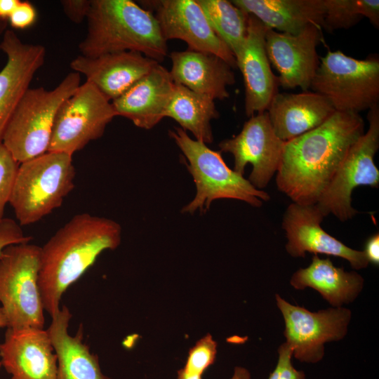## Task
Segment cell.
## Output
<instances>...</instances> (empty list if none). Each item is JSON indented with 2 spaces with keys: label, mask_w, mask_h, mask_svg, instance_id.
Masks as SVG:
<instances>
[{
  "label": "cell",
  "mask_w": 379,
  "mask_h": 379,
  "mask_svg": "<svg viewBox=\"0 0 379 379\" xmlns=\"http://www.w3.org/2000/svg\"><path fill=\"white\" fill-rule=\"evenodd\" d=\"M32 237L24 234L21 226L11 218H4L0 225V255L11 244L29 242Z\"/></svg>",
  "instance_id": "1f68e13d"
},
{
  "label": "cell",
  "mask_w": 379,
  "mask_h": 379,
  "mask_svg": "<svg viewBox=\"0 0 379 379\" xmlns=\"http://www.w3.org/2000/svg\"><path fill=\"white\" fill-rule=\"evenodd\" d=\"M7 25L8 20L0 18V36L4 34V33L6 32Z\"/></svg>",
  "instance_id": "ab89813d"
},
{
  "label": "cell",
  "mask_w": 379,
  "mask_h": 379,
  "mask_svg": "<svg viewBox=\"0 0 379 379\" xmlns=\"http://www.w3.org/2000/svg\"><path fill=\"white\" fill-rule=\"evenodd\" d=\"M323 28L332 32L348 29L363 18H368L375 27H379L378 0H324Z\"/></svg>",
  "instance_id": "83f0119b"
},
{
  "label": "cell",
  "mask_w": 379,
  "mask_h": 379,
  "mask_svg": "<svg viewBox=\"0 0 379 379\" xmlns=\"http://www.w3.org/2000/svg\"><path fill=\"white\" fill-rule=\"evenodd\" d=\"M322 41L321 28L309 25L297 34L279 32L267 27V55L279 73V86L307 91L318 69L317 46Z\"/></svg>",
  "instance_id": "5bb4252c"
},
{
  "label": "cell",
  "mask_w": 379,
  "mask_h": 379,
  "mask_svg": "<svg viewBox=\"0 0 379 379\" xmlns=\"http://www.w3.org/2000/svg\"><path fill=\"white\" fill-rule=\"evenodd\" d=\"M368 128L352 145L331 181L316 204L326 217L330 213L342 222L358 211L352 206L351 195L358 186L378 188L379 171L374 156L379 148V107L368 109Z\"/></svg>",
  "instance_id": "9c48e42d"
},
{
  "label": "cell",
  "mask_w": 379,
  "mask_h": 379,
  "mask_svg": "<svg viewBox=\"0 0 379 379\" xmlns=\"http://www.w3.org/2000/svg\"><path fill=\"white\" fill-rule=\"evenodd\" d=\"M202 374L185 371L183 368L178 371L177 379H201Z\"/></svg>",
  "instance_id": "74e56055"
},
{
  "label": "cell",
  "mask_w": 379,
  "mask_h": 379,
  "mask_svg": "<svg viewBox=\"0 0 379 379\" xmlns=\"http://www.w3.org/2000/svg\"><path fill=\"white\" fill-rule=\"evenodd\" d=\"M4 327H7V321L4 314V312L1 310V307L0 306V328H4ZM1 367V364L0 361V368Z\"/></svg>",
  "instance_id": "f35d334b"
},
{
  "label": "cell",
  "mask_w": 379,
  "mask_h": 379,
  "mask_svg": "<svg viewBox=\"0 0 379 379\" xmlns=\"http://www.w3.org/2000/svg\"><path fill=\"white\" fill-rule=\"evenodd\" d=\"M217 36L235 55L244 41L248 14L227 0H197Z\"/></svg>",
  "instance_id": "4316f807"
},
{
  "label": "cell",
  "mask_w": 379,
  "mask_h": 379,
  "mask_svg": "<svg viewBox=\"0 0 379 379\" xmlns=\"http://www.w3.org/2000/svg\"><path fill=\"white\" fill-rule=\"evenodd\" d=\"M267 27L248 14L246 34L240 50L234 55L237 67L243 76L245 86V112L251 117L267 110L279 93L278 77L271 69L265 47Z\"/></svg>",
  "instance_id": "e0dca14e"
},
{
  "label": "cell",
  "mask_w": 379,
  "mask_h": 379,
  "mask_svg": "<svg viewBox=\"0 0 379 379\" xmlns=\"http://www.w3.org/2000/svg\"><path fill=\"white\" fill-rule=\"evenodd\" d=\"M0 361L11 379H57V355L44 328H7Z\"/></svg>",
  "instance_id": "ac0fdd59"
},
{
  "label": "cell",
  "mask_w": 379,
  "mask_h": 379,
  "mask_svg": "<svg viewBox=\"0 0 379 379\" xmlns=\"http://www.w3.org/2000/svg\"><path fill=\"white\" fill-rule=\"evenodd\" d=\"M290 284L297 290L313 288L333 307H340L356 300L364 288V279L355 271L335 267L329 258L314 255L308 267L293 274Z\"/></svg>",
  "instance_id": "cb8c5ba5"
},
{
  "label": "cell",
  "mask_w": 379,
  "mask_h": 379,
  "mask_svg": "<svg viewBox=\"0 0 379 379\" xmlns=\"http://www.w3.org/2000/svg\"><path fill=\"white\" fill-rule=\"evenodd\" d=\"M60 4L67 18L74 23L79 24L86 20L91 0H62Z\"/></svg>",
  "instance_id": "836d02e7"
},
{
  "label": "cell",
  "mask_w": 379,
  "mask_h": 379,
  "mask_svg": "<svg viewBox=\"0 0 379 379\" xmlns=\"http://www.w3.org/2000/svg\"><path fill=\"white\" fill-rule=\"evenodd\" d=\"M80 76L72 72L52 90L41 86L29 88L25 92L2 140L19 164L48 151L58 112L81 85Z\"/></svg>",
  "instance_id": "8992f818"
},
{
  "label": "cell",
  "mask_w": 379,
  "mask_h": 379,
  "mask_svg": "<svg viewBox=\"0 0 379 379\" xmlns=\"http://www.w3.org/2000/svg\"><path fill=\"white\" fill-rule=\"evenodd\" d=\"M36 16V8L31 3L20 1L8 22L9 21L12 27L23 29L32 26L35 22Z\"/></svg>",
  "instance_id": "d6a6232c"
},
{
  "label": "cell",
  "mask_w": 379,
  "mask_h": 379,
  "mask_svg": "<svg viewBox=\"0 0 379 379\" xmlns=\"http://www.w3.org/2000/svg\"><path fill=\"white\" fill-rule=\"evenodd\" d=\"M6 62L0 70V143L8 124L32 81L44 65L45 48L24 43L11 29H6L0 42Z\"/></svg>",
  "instance_id": "2e32d148"
},
{
  "label": "cell",
  "mask_w": 379,
  "mask_h": 379,
  "mask_svg": "<svg viewBox=\"0 0 379 379\" xmlns=\"http://www.w3.org/2000/svg\"><path fill=\"white\" fill-rule=\"evenodd\" d=\"M364 253L369 263L379 265V234L375 233L366 241Z\"/></svg>",
  "instance_id": "e575fe53"
},
{
  "label": "cell",
  "mask_w": 379,
  "mask_h": 379,
  "mask_svg": "<svg viewBox=\"0 0 379 379\" xmlns=\"http://www.w3.org/2000/svg\"><path fill=\"white\" fill-rule=\"evenodd\" d=\"M121 227L88 213L73 216L41 247L39 286L44 310H60L62 295L106 250L117 248Z\"/></svg>",
  "instance_id": "7a4b0ae2"
},
{
  "label": "cell",
  "mask_w": 379,
  "mask_h": 379,
  "mask_svg": "<svg viewBox=\"0 0 379 379\" xmlns=\"http://www.w3.org/2000/svg\"><path fill=\"white\" fill-rule=\"evenodd\" d=\"M40 251V246L27 242L8 246L0 255V306L7 328L44 327Z\"/></svg>",
  "instance_id": "52a82bcc"
},
{
  "label": "cell",
  "mask_w": 379,
  "mask_h": 379,
  "mask_svg": "<svg viewBox=\"0 0 379 379\" xmlns=\"http://www.w3.org/2000/svg\"><path fill=\"white\" fill-rule=\"evenodd\" d=\"M285 328L286 343L293 356L300 362L315 364L325 353V344L343 339L347 332L352 312L344 307H329L311 312L304 307L294 305L279 294L275 295Z\"/></svg>",
  "instance_id": "8fae6325"
},
{
  "label": "cell",
  "mask_w": 379,
  "mask_h": 379,
  "mask_svg": "<svg viewBox=\"0 0 379 379\" xmlns=\"http://www.w3.org/2000/svg\"><path fill=\"white\" fill-rule=\"evenodd\" d=\"M143 4L154 11L166 41L182 40L188 49L214 54L237 67L233 53L215 33L197 0L145 1Z\"/></svg>",
  "instance_id": "4fadbf2b"
},
{
  "label": "cell",
  "mask_w": 379,
  "mask_h": 379,
  "mask_svg": "<svg viewBox=\"0 0 379 379\" xmlns=\"http://www.w3.org/2000/svg\"><path fill=\"white\" fill-rule=\"evenodd\" d=\"M175 86L170 71L158 63L112 103L118 116L149 130L166 117Z\"/></svg>",
  "instance_id": "ffe728a7"
},
{
  "label": "cell",
  "mask_w": 379,
  "mask_h": 379,
  "mask_svg": "<svg viewBox=\"0 0 379 379\" xmlns=\"http://www.w3.org/2000/svg\"><path fill=\"white\" fill-rule=\"evenodd\" d=\"M86 21V34L79 44L81 55L134 51L158 62L167 55L157 20L131 0H91Z\"/></svg>",
  "instance_id": "3957f363"
},
{
  "label": "cell",
  "mask_w": 379,
  "mask_h": 379,
  "mask_svg": "<svg viewBox=\"0 0 379 379\" xmlns=\"http://www.w3.org/2000/svg\"><path fill=\"white\" fill-rule=\"evenodd\" d=\"M169 135L182 152L197 189L194 198L182 208V213H204L213 201L220 199L240 200L254 207L270 200L268 193L256 189L248 179L229 168L220 152L191 138L180 127L169 131Z\"/></svg>",
  "instance_id": "277c9868"
},
{
  "label": "cell",
  "mask_w": 379,
  "mask_h": 379,
  "mask_svg": "<svg viewBox=\"0 0 379 379\" xmlns=\"http://www.w3.org/2000/svg\"><path fill=\"white\" fill-rule=\"evenodd\" d=\"M247 14L267 27L290 34L300 33L309 25L323 28L324 0H233Z\"/></svg>",
  "instance_id": "d4e9b609"
},
{
  "label": "cell",
  "mask_w": 379,
  "mask_h": 379,
  "mask_svg": "<svg viewBox=\"0 0 379 379\" xmlns=\"http://www.w3.org/2000/svg\"><path fill=\"white\" fill-rule=\"evenodd\" d=\"M324 217L316 204H291L282 221L287 253L293 258H305L307 252L325 254L345 259L354 270L366 268L369 262L363 251L350 248L321 227Z\"/></svg>",
  "instance_id": "9a60e30c"
},
{
  "label": "cell",
  "mask_w": 379,
  "mask_h": 379,
  "mask_svg": "<svg viewBox=\"0 0 379 379\" xmlns=\"http://www.w3.org/2000/svg\"><path fill=\"white\" fill-rule=\"evenodd\" d=\"M266 111L275 134L284 142L318 127L335 112L326 98L308 91L277 93Z\"/></svg>",
  "instance_id": "44dd1931"
},
{
  "label": "cell",
  "mask_w": 379,
  "mask_h": 379,
  "mask_svg": "<svg viewBox=\"0 0 379 379\" xmlns=\"http://www.w3.org/2000/svg\"><path fill=\"white\" fill-rule=\"evenodd\" d=\"M278 361L267 379H305L304 371L297 370L293 365V352L285 342L278 348Z\"/></svg>",
  "instance_id": "4dcf8cb0"
},
{
  "label": "cell",
  "mask_w": 379,
  "mask_h": 379,
  "mask_svg": "<svg viewBox=\"0 0 379 379\" xmlns=\"http://www.w3.org/2000/svg\"><path fill=\"white\" fill-rule=\"evenodd\" d=\"M72 156L47 152L19 164L9 200L20 226L35 223L59 208L74 187Z\"/></svg>",
  "instance_id": "5b68a950"
},
{
  "label": "cell",
  "mask_w": 379,
  "mask_h": 379,
  "mask_svg": "<svg viewBox=\"0 0 379 379\" xmlns=\"http://www.w3.org/2000/svg\"><path fill=\"white\" fill-rule=\"evenodd\" d=\"M310 88L326 98L335 111L359 114L378 105L379 60L328 51L320 58Z\"/></svg>",
  "instance_id": "ba28073f"
},
{
  "label": "cell",
  "mask_w": 379,
  "mask_h": 379,
  "mask_svg": "<svg viewBox=\"0 0 379 379\" xmlns=\"http://www.w3.org/2000/svg\"><path fill=\"white\" fill-rule=\"evenodd\" d=\"M20 0H0V18L8 20Z\"/></svg>",
  "instance_id": "d590c367"
},
{
  "label": "cell",
  "mask_w": 379,
  "mask_h": 379,
  "mask_svg": "<svg viewBox=\"0 0 379 379\" xmlns=\"http://www.w3.org/2000/svg\"><path fill=\"white\" fill-rule=\"evenodd\" d=\"M118 116L109 101L86 81L62 105L55 117L48 152L73 155L101 138Z\"/></svg>",
  "instance_id": "30bf717a"
},
{
  "label": "cell",
  "mask_w": 379,
  "mask_h": 379,
  "mask_svg": "<svg viewBox=\"0 0 379 379\" xmlns=\"http://www.w3.org/2000/svg\"><path fill=\"white\" fill-rule=\"evenodd\" d=\"M364 132L359 114L335 111L318 127L285 142L277 171L278 190L294 203L316 204Z\"/></svg>",
  "instance_id": "6da1fadb"
},
{
  "label": "cell",
  "mask_w": 379,
  "mask_h": 379,
  "mask_svg": "<svg viewBox=\"0 0 379 379\" xmlns=\"http://www.w3.org/2000/svg\"><path fill=\"white\" fill-rule=\"evenodd\" d=\"M166 117L174 119L184 131L192 133L195 140L206 145L213 141L211 121L217 119L219 113L214 100L208 96L175 84Z\"/></svg>",
  "instance_id": "484cf974"
},
{
  "label": "cell",
  "mask_w": 379,
  "mask_h": 379,
  "mask_svg": "<svg viewBox=\"0 0 379 379\" xmlns=\"http://www.w3.org/2000/svg\"><path fill=\"white\" fill-rule=\"evenodd\" d=\"M72 314L66 305L51 317L47 331L57 355V379H112L100 368L97 354L84 341V326L77 333L68 332Z\"/></svg>",
  "instance_id": "603a6c76"
},
{
  "label": "cell",
  "mask_w": 379,
  "mask_h": 379,
  "mask_svg": "<svg viewBox=\"0 0 379 379\" xmlns=\"http://www.w3.org/2000/svg\"><path fill=\"white\" fill-rule=\"evenodd\" d=\"M284 142L275 134L265 111L251 117L238 135L221 141L218 147L233 156V170L237 173L243 175L246 165L251 164L248 180L262 190L278 170Z\"/></svg>",
  "instance_id": "7c38bea8"
},
{
  "label": "cell",
  "mask_w": 379,
  "mask_h": 379,
  "mask_svg": "<svg viewBox=\"0 0 379 379\" xmlns=\"http://www.w3.org/2000/svg\"><path fill=\"white\" fill-rule=\"evenodd\" d=\"M230 379H251V373L246 368L236 366L234 373Z\"/></svg>",
  "instance_id": "8d00e7d4"
},
{
  "label": "cell",
  "mask_w": 379,
  "mask_h": 379,
  "mask_svg": "<svg viewBox=\"0 0 379 379\" xmlns=\"http://www.w3.org/2000/svg\"><path fill=\"white\" fill-rule=\"evenodd\" d=\"M159 62L138 52L122 51L94 58L81 55L70 62L73 72L83 74L112 101L148 74Z\"/></svg>",
  "instance_id": "d6986e66"
},
{
  "label": "cell",
  "mask_w": 379,
  "mask_h": 379,
  "mask_svg": "<svg viewBox=\"0 0 379 379\" xmlns=\"http://www.w3.org/2000/svg\"><path fill=\"white\" fill-rule=\"evenodd\" d=\"M216 354L217 343L210 334H207L190 350L183 368L190 372L203 374L214 363Z\"/></svg>",
  "instance_id": "f1b7e54d"
},
{
  "label": "cell",
  "mask_w": 379,
  "mask_h": 379,
  "mask_svg": "<svg viewBox=\"0 0 379 379\" xmlns=\"http://www.w3.org/2000/svg\"><path fill=\"white\" fill-rule=\"evenodd\" d=\"M170 58V73L175 84L213 100L230 96L227 87L235 83V75L232 67L218 56L187 49L173 51Z\"/></svg>",
  "instance_id": "7402d4cb"
},
{
  "label": "cell",
  "mask_w": 379,
  "mask_h": 379,
  "mask_svg": "<svg viewBox=\"0 0 379 379\" xmlns=\"http://www.w3.org/2000/svg\"><path fill=\"white\" fill-rule=\"evenodd\" d=\"M19 164L0 143V225L4 219L5 207L9 203Z\"/></svg>",
  "instance_id": "f546056e"
}]
</instances>
